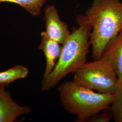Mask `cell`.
<instances>
[{
	"label": "cell",
	"mask_w": 122,
	"mask_h": 122,
	"mask_svg": "<svg viewBox=\"0 0 122 122\" xmlns=\"http://www.w3.org/2000/svg\"><path fill=\"white\" fill-rule=\"evenodd\" d=\"M41 42L39 46V50L42 51L46 58V67L44 78L47 77L53 70L60 57L62 45L51 39L45 31L40 34Z\"/></svg>",
	"instance_id": "52a82bcc"
},
{
	"label": "cell",
	"mask_w": 122,
	"mask_h": 122,
	"mask_svg": "<svg viewBox=\"0 0 122 122\" xmlns=\"http://www.w3.org/2000/svg\"><path fill=\"white\" fill-rule=\"evenodd\" d=\"M0 86V122H14L18 116L29 113L30 107L20 106L13 101L10 92Z\"/></svg>",
	"instance_id": "8992f818"
},
{
	"label": "cell",
	"mask_w": 122,
	"mask_h": 122,
	"mask_svg": "<svg viewBox=\"0 0 122 122\" xmlns=\"http://www.w3.org/2000/svg\"><path fill=\"white\" fill-rule=\"evenodd\" d=\"M29 73V71L23 66H15L4 71L0 72V86H5L15 81L25 78Z\"/></svg>",
	"instance_id": "9c48e42d"
},
{
	"label": "cell",
	"mask_w": 122,
	"mask_h": 122,
	"mask_svg": "<svg viewBox=\"0 0 122 122\" xmlns=\"http://www.w3.org/2000/svg\"><path fill=\"white\" fill-rule=\"evenodd\" d=\"M47 0H0V3L9 2L20 5L34 16L40 15L44 4Z\"/></svg>",
	"instance_id": "30bf717a"
},
{
	"label": "cell",
	"mask_w": 122,
	"mask_h": 122,
	"mask_svg": "<svg viewBox=\"0 0 122 122\" xmlns=\"http://www.w3.org/2000/svg\"><path fill=\"white\" fill-rule=\"evenodd\" d=\"M44 20L46 32L52 39L62 45L69 37L71 32L67 25L62 21L55 5H47L44 10Z\"/></svg>",
	"instance_id": "5b68a950"
},
{
	"label": "cell",
	"mask_w": 122,
	"mask_h": 122,
	"mask_svg": "<svg viewBox=\"0 0 122 122\" xmlns=\"http://www.w3.org/2000/svg\"><path fill=\"white\" fill-rule=\"evenodd\" d=\"M113 118L110 109L105 110L96 115L89 118L87 121L90 122H109Z\"/></svg>",
	"instance_id": "7c38bea8"
},
{
	"label": "cell",
	"mask_w": 122,
	"mask_h": 122,
	"mask_svg": "<svg viewBox=\"0 0 122 122\" xmlns=\"http://www.w3.org/2000/svg\"><path fill=\"white\" fill-rule=\"evenodd\" d=\"M102 56L110 60L118 78L122 79V30L109 41Z\"/></svg>",
	"instance_id": "ba28073f"
},
{
	"label": "cell",
	"mask_w": 122,
	"mask_h": 122,
	"mask_svg": "<svg viewBox=\"0 0 122 122\" xmlns=\"http://www.w3.org/2000/svg\"><path fill=\"white\" fill-rule=\"evenodd\" d=\"M92 27V57L102 56L106 45L122 30V2L119 0H94L85 12Z\"/></svg>",
	"instance_id": "7a4b0ae2"
},
{
	"label": "cell",
	"mask_w": 122,
	"mask_h": 122,
	"mask_svg": "<svg viewBox=\"0 0 122 122\" xmlns=\"http://www.w3.org/2000/svg\"><path fill=\"white\" fill-rule=\"evenodd\" d=\"M76 20L78 27H73L70 36L62 45L56 65L42 81V92L55 87L62 79L68 74L74 73L87 61L92 27L85 15L79 14Z\"/></svg>",
	"instance_id": "6da1fadb"
},
{
	"label": "cell",
	"mask_w": 122,
	"mask_h": 122,
	"mask_svg": "<svg viewBox=\"0 0 122 122\" xmlns=\"http://www.w3.org/2000/svg\"><path fill=\"white\" fill-rule=\"evenodd\" d=\"M110 110L116 122H122V79H119Z\"/></svg>",
	"instance_id": "8fae6325"
},
{
	"label": "cell",
	"mask_w": 122,
	"mask_h": 122,
	"mask_svg": "<svg viewBox=\"0 0 122 122\" xmlns=\"http://www.w3.org/2000/svg\"><path fill=\"white\" fill-rule=\"evenodd\" d=\"M61 103L69 113L77 116L76 122L88 119L110 109L113 95L96 92L73 80L65 82L58 88Z\"/></svg>",
	"instance_id": "3957f363"
},
{
	"label": "cell",
	"mask_w": 122,
	"mask_h": 122,
	"mask_svg": "<svg viewBox=\"0 0 122 122\" xmlns=\"http://www.w3.org/2000/svg\"><path fill=\"white\" fill-rule=\"evenodd\" d=\"M74 74L76 83L97 92L113 95L116 90L118 78L111 61L105 56L86 61Z\"/></svg>",
	"instance_id": "277c9868"
}]
</instances>
